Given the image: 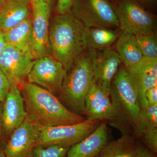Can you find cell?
Instances as JSON below:
<instances>
[{
  "label": "cell",
  "instance_id": "1",
  "mask_svg": "<svg viewBox=\"0 0 157 157\" xmlns=\"http://www.w3.org/2000/svg\"><path fill=\"white\" fill-rule=\"evenodd\" d=\"M86 27L72 12L58 14L49 29L52 56L63 65L67 71L87 49Z\"/></svg>",
  "mask_w": 157,
  "mask_h": 157
},
{
  "label": "cell",
  "instance_id": "2",
  "mask_svg": "<svg viewBox=\"0 0 157 157\" xmlns=\"http://www.w3.org/2000/svg\"><path fill=\"white\" fill-rule=\"evenodd\" d=\"M21 87L27 112L42 126L72 124L85 120L43 88L27 81L24 82Z\"/></svg>",
  "mask_w": 157,
  "mask_h": 157
},
{
  "label": "cell",
  "instance_id": "3",
  "mask_svg": "<svg viewBox=\"0 0 157 157\" xmlns=\"http://www.w3.org/2000/svg\"><path fill=\"white\" fill-rule=\"evenodd\" d=\"M110 98L112 114L107 122L122 135H131L141 107L137 90L124 66L120 67L113 79Z\"/></svg>",
  "mask_w": 157,
  "mask_h": 157
},
{
  "label": "cell",
  "instance_id": "4",
  "mask_svg": "<svg viewBox=\"0 0 157 157\" xmlns=\"http://www.w3.org/2000/svg\"><path fill=\"white\" fill-rule=\"evenodd\" d=\"M97 62V51L86 49L68 70L62 84V103L79 115L85 114L86 96L95 83Z\"/></svg>",
  "mask_w": 157,
  "mask_h": 157
},
{
  "label": "cell",
  "instance_id": "5",
  "mask_svg": "<svg viewBox=\"0 0 157 157\" xmlns=\"http://www.w3.org/2000/svg\"><path fill=\"white\" fill-rule=\"evenodd\" d=\"M71 12L86 27L119 28L115 8L110 0H76Z\"/></svg>",
  "mask_w": 157,
  "mask_h": 157
},
{
  "label": "cell",
  "instance_id": "6",
  "mask_svg": "<svg viewBox=\"0 0 157 157\" xmlns=\"http://www.w3.org/2000/svg\"><path fill=\"white\" fill-rule=\"evenodd\" d=\"M98 122L86 119L72 124L42 126L36 147L57 145L70 147L94 132L98 126Z\"/></svg>",
  "mask_w": 157,
  "mask_h": 157
},
{
  "label": "cell",
  "instance_id": "7",
  "mask_svg": "<svg viewBox=\"0 0 157 157\" xmlns=\"http://www.w3.org/2000/svg\"><path fill=\"white\" fill-rule=\"evenodd\" d=\"M121 31L134 35L154 32V16L134 0H117L114 6Z\"/></svg>",
  "mask_w": 157,
  "mask_h": 157
},
{
  "label": "cell",
  "instance_id": "8",
  "mask_svg": "<svg viewBox=\"0 0 157 157\" xmlns=\"http://www.w3.org/2000/svg\"><path fill=\"white\" fill-rule=\"evenodd\" d=\"M42 126L28 113L21 124L9 136L3 151L6 157H32L37 146Z\"/></svg>",
  "mask_w": 157,
  "mask_h": 157
},
{
  "label": "cell",
  "instance_id": "9",
  "mask_svg": "<svg viewBox=\"0 0 157 157\" xmlns=\"http://www.w3.org/2000/svg\"><path fill=\"white\" fill-rule=\"evenodd\" d=\"M67 72L60 62L48 56L34 60L27 79L29 82L39 86L55 95H59Z\"/></svg>",
  "mask_w": 157,
  "mask_h": 157
},
{
  "label": "cell",
  "instance_id": "10",
  "mask_svg": "<svg viewBox=\"0 0 157 157\" xmlns=\"http://www.w3.org/2000/svg\"><path fill=\"white\" fill-rule=\"evenodd\" d=\"M33 11L32 55L34 60L51 56L49 20L52 6L42 1H31Z\"/></svg>",
  "mask_w": 157,
  "mask_h": 157
},
{
  "label": "cell",
  "instance_id": "11",
  "mask_svg": "<svg viewBox=\"0 0 157 157\" xmlns=\"http://www.w3.org/2000/svg\"><path fill=\"white\" fill-rule=\"evenodd\" d=\"M32 57L7 44L0 54V69L9 79L11 86L21 87L33 65Z\"/></svg>",
  "mask_w": 157,
  "mask_h": 157
},
{
  "label": "cell",
  "instance_id": "12",
  "mask_svg": "<svg viewBox=\"0 0 157 157\" xmlns=\"http://www.w3.org/2000/svg\"><path fill=\"white\" fill-rule=\"evenodd\" d=\"M3 103L2 119L3 133L6 140L14 129L22 123L28 113L20 87L15 85L11 86Z\"/></svg>",
  "mask_w": 157,
  "mask_h": 157
},
{
  "label": "cell",
  "instance_id": "13",
  "mask_svg": "<svg viewBox=\"0 0 157 157\" xmlns=\"http://www.w3.org/2000/svg\"><path fill=\"white\" fill-rule=\"evenodd\" d=\"M126 69L137 90L141 108L147 107L145 93L157 86V58L144 57L138 63Z\"/></svg>",
  "mask_w": 157,
  "mask_h": 157
},
{
  "label": "cell",
  "instance_id": "14",
  "mask_svg": "<svg viewBox=\"0 0 157 157\" xmlns=\"http://www.w3.org/2000/svg\"><path fill=\"white\" fill-rule=\"evenodd\" d=\"M95 83L110 94L111 82L121 64L116 51L111 47L97 51Z\"/></svg>",
  "mask_w": 157,
  "mask_h": 157
},
{
  "label": "cell",
  "instance_id": "15",
  "mask_svg": "<svg viewBox=\"0 0 157 157\" xmlns=\"http://www.w3.org/2000/svg\"><path fill=\"white\" fill-rule=\"evenodd\" d=\"M107 122L104 121L93 132L68 149L65 157H96L107 142Z\"/></svg>",
  "mask_w": 157,
  "mask_h": 157
},
{
  "label": "cell",
  "instance_id": "16",
  "mask_svg": "<svg viewBox=\"0 0 157 157\" xmlns=\"http://www.w3.org/2000/svg\"><path fill=\"white\" fill-rule=\"evenodd\" d=\"M31 0H6L0 6V29L13 28L29 17Z\"/></svg>",
  "mask_w": 157,
  "mask_h": 157
},
{
  "label": "cell",
  "instance_id": "17",
  "mask_svg": "<svg viewBox=\"0 0 157 157\" xmlns=\"http://www.w3.org/2000/svg\"><path fill=\"white\" fill-rule=\"evenodd\" d=\"M4 35L8 45L13 46L33 58L32 55V20L30 17L13 28L4 32Z\"/></svg>",
  "mask_w": 157,
  "mask_h": 157
},
{
  "label": "cell",
  "instance_id": "18",
  "mask_svg": "<svg viewBox=\"0 0 157 157\" xmlns=\"http://www.w3.org/2000/svg\"><path fill=\"white\" fill-rule=\"evenodd\" d=\"M116 48L121 63L126 68L138 63L144 58L135 35L126 32L121 31Z\"/></svg>",
  "mask_w": 157,
  "mask_h": 157
},
{
  "label": "cell",
  "instance_id": "19",
  "mask_svg": "<svg viewBox=\"0 0 157 157\" xmlns=\"http://www.w3.org/2000/svg\"><path fill=\"white\" fill-rule=\"evenodd\" d=\"M137 142L132 135H123L117 140L107 142L101 150L100 157H135Z\"/></svg>",
  "mask_w": 157,
  "mask_h": 157
},
{
  "label": "cell",
  "instance_id": "20",
  "mask_svg": "<svg viewBox=\"0 0 157 157\" xmlns=\"http://www.w3.org/2000/svg\"><path fill=\"white\" fill-rule=\"evenodd\" d=\"M120 33L111 28L86 27V41L87 49L104 50L111 47L116 42Z\"/></svg>",
  "mask_w": 157,
  "mask_h": 157
},
{
  "label": "cell",
  "instance_id": "21",
  "mask_svg": "<svg viewBox=\"0 0 157 157\" xmlns=\"http://www.w3.org/2000/svg\"><path fill=\"white\" fill-rule=\"evenodd\" d=\"M154 128H157V105L141 108L133 128V136L140 138L146 131Z\"/></svg>",
  "mask_w": 157,
  "mask_h": 157
},
{
  "label": "cell",
  "instance_id": "22",
  "mask_svg": "<svg viewBox=\"0 0 157 157\" xmlns=\"http://www.w3.org/2000/svg\"><path fill=\"white\" fill-rule=\"evenodd\" d=\"M144 57L157 58V38L154 32L135 35Z\"/></svg>",
  "mask_w": 157,
  "mask_h": 157
},
{
  "label": "cell",
  "instance_id": "23",
  "mask_svg": "<svg viewBox=\"0 0 157 157\" xmlns=\"http://www.w3.org/2000/svg\"><path fill=\"white\" fill-rule=\"evenodd\" d=\"M109 93L102 89L94 83L90 88L86 96L85 101V114L86 117L98 107Z\"/></svg>",
  "mask_w": 157,
  "mask_h": 157
},
{
  "label": "cell",
  "instance_id": "24",
  "mask_svg": "<svg viewBox=\"0 0 157 157\" xmlns=\"http://www.w3.org/2000/svg\"><path fill=\"white\" fill-rule=\"evenodd\" d=\"M69 148L57 145L46 147H36L32 157H65Z\"/></svg>",
  "mask_w": 157,
  "mask_h": 157
},
{
  "label": "cell",
  "instance_id": "25",
  "mask_svg": "<svg viewBox=\"0 0 157 157\" xmlns=\"http://www.w3.org/2000/svg\"><path fill=\"white\" fill-rule=\"evenodd\" d=\"M147 148L153 153H157V128L149 129L141 136V137Z\"/></svg>",
  "mask_w": 157,
  "mask_h": 157
},
{
  "label": "cell",
  "instance_id": "26",
  "mask_svg": "<svg viewBox=\"0 0 157 157\" xmlns=\"http://www.w3.org/2000/svg\"><path fill=\"white\" fill-rule=\"evenodd\" d=\"M11 88L7 76L0 69V102L3 103Z\"/></svg>",
  "mask_w": 157,
  "mask_h": 157
},
{
  "label": "cell",
  "instance_id": "27",
  "mask_svg": "<svg viewBox=\"0 0 157 157\" xmlns=\"http://www.w3.org/2000/svg\"><path fill=\"white\" fill-rule=\"evenodd\" d=\"M76 0H58L56 11L58 14H64L71 12Z\"/></svg>",
  "mask_w": 157,
  "mask_h": 157
},
{
  "label": "cell",
  "instance_id": "28",
  "mask_svg": "<svg viewBox=\"0 0 157 157\" xmlns=\"http://www.w3.org/2000/svg\"><path fill=\"white\" fill-rule=\"evenodd\" d=\"M145 96L148 106L157 105V86L147 90Z\"/></svg>",
  "mask_w": 157,
  "mask_h": 157
},
{
  "label": "cell",
  "instance_id": "29",
  "mask_svg": "<svg viewBox=\"0 0 157 157\" xmlns=\"http://www.w3.org/2000/svg\"><path fill=\"white\" fill-rule=\"evenodd\" d=\"M135 157H157L156 154L148 150L141 144L137 142V152Z\"/></svg>",
  "mask_w": 157,
  "mask_h": 157
},
{
  "label": "cell",
  "instance_id": "30",
  "mask_svg": "<svg viewBox=\"0 0 157 157\" xmlns=\"http://www.w3.org/2000/svg\"><path fill=\"white\" fill-rule=\"evenodd\" d=\"M3 103L0 102V149L3 148L6 143V141L2 136L3 132L2 119V110Z\"/></svg>",
  "mask_w": 157,
  "mask_h": 157
},
{
  "label": "cell",
  "instance_id": "31",
  "mask_svg": "<svg viewBox=\"0 0 157 157\" xmlns=\"http://www.w3.org/2000/svg\"><path fill=\"white\" fill-rule=\"evenodd\" d=\"M7 44L4 35V32L0 29V54L6 47Z\"/></svg>",
  "mask_w": 157,
  "mask_h": 157
},
{
  "label": "cell",
  "instance_id": "32",
  "mask_svg": "<svg viewBox=\"0 0 157 157\" xmlns=\"http://www.w3.org/2000/svg\"><path fill=\"white\" fill-rule=\"evenodd\" d=\"M144 6H151L155 2L156 0H134Z\"/></svg>",
  "mask_w": 157,
  "mask_h": 157
},
{
  "label": "cell",
  "instance_id": "33",
  "mask_svg": "<svg viewBox=\"0 0 157 157\" xmlns=\"http://www.w3.org/2000/svg\"><path fill=\"white\" fill-rule=\"evenodd\" d=\"M31 1H42V2L48 3L52 6V3L53 2V0H31Z\"/></svg>",
  "mask_w": 157,
  "mask_h": 157
},
{
  "label": "cell",
  "instance_id": "34",
  "mask_svg": "<svg viewBox=\"0 0 157 157\" xmlns=\"http://www.w3.org/2000/svg\"><path fill=\"white\" fill-rule=\"evenodd\" d=\"M0 157H6L3 151V148L0 149Z\"/></svg>",
  "mask_w": 157,
  "mask_h": 157
},
{
  "label": "cell",
  "instance_id": "35",
  "mask_svg": "<svg viewBox=\"0 0 157 157\" xmlns=\"http://www.w3.org/2000/svg\"><path fill=\"white\" fill-rule=\"evenodd\" d=\"M111 1V2L113 4V6L115 5L116 3L117 2V0H110Z\"/></svg>",
  "mask_w": 157,
  "mask_h": 157
},
{
  "label": "cell",
  "instance_id": "36",
  "mask_svg": "<svg viewBox=\"0 0 157 157\" xmlns=\"http://www.w3.org/2000/svg\"><path fill=\"white\" fill-rule=\"evenodd\" d=\"M6 1V0H0V6L2 5Z\"/></svg>",
  "mask_w": 157,
  "mask_h": 157
},
{
  "label": "cell",
  "instance_id": "37",
  "mask_svg": "<svg viewBox=\"0 0 157 157\" xmlns=\"http://www.w3.org/2000/svg\"><path fill=\"white\" fill-rule=\"evenodd\" d=\"M96 157H100L99 156H98Z\"/></svg>",
  "mask_w": 157,
  "mask_h": 157
}]
</instances>
